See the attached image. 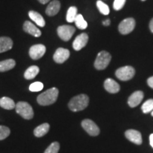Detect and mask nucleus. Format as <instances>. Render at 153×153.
I'll use <instances>...</instances> for the list:
<instances>
[{"label": "nucleus", "mask_w": 153, "mask_h": 153, "mask_svg": "<svg viewBox=\"0 0 153 153\" xmlns=\"http://www.w3.org/2000/svg\"><path fill=\"white\" fill-rule=\"evenodd\" d=\"M59 91L57 88L53 87L41 94L37 98L38 103L41 106H48L56 101Z\"/></svg>", "instance_id": "obj_1"}, {"label": "nucleus", "mask_w": 153, "mask_h": 153, "mask_svg": "<svg viewBox=\"0 0 153 153\" xmlns=\"http://www.w3.org/2000/svg\"><path fill=\"white\" fill-rule=\"evenodd\" d=\"M89 102V97L86 94H79L75 96L70 101L68 107L74 112L80 111L85 109L88 106Z\"/></svg>", "instance_id": "obj_2"}, {"label": "nucleus", "mask_w": 153, "mask_h": 153, "mask_svg": "<svg viewBox=\"0 0 153 153\" xmlns=\"http://www.w3.org/2000/svg\"><path fill=\"white\" fill-rule=\"evenodd\" d=\"M16 111L25 119H31L33 117V110L31 106L25 101H19L16 105Z\"/></svg>", "instance_id": "obj_3"}, {"label": "nucleus", "mask_w": 153, "mask_h": 153, "mask_svg": "<svg viewBox=\"0 0 153 153\" xmlns=\"http://www.w3.org/2000/svg\"><path fill=\"white\" fill-rule=\"evenodd\" d=\"M111 60V55L109 53L102 51L97 55L94 62V67L97 70H102L106 68Z\"/></svg>", "instance_id": "obj_4"}, {"label": "nucleus", "mask_w": 153, "mask_h": 153, "mask_svg": "<svg viewBox=\"0 0 153 153\" xmlns=\"http://www.w3.org/2000/svg\"><path fill=\"white\" fill-rule=\"evenodd\" d=\"M135 69L131 66H125L118 68L116 71V76L121 81H128L135 75Z\"/></svg>", "instance_id": "obj_5"}, {"label": "nucleus", "mask_w": 153, "mask_h": 153, "mask_svg": "<svg viewBox=\"0 0 153 153\" xmlns=\"http://www.w3.org/2000/svg\"><path fill=\"white\" fill-rule=\"evenodd\" d=\"M57 32L58 36L62 41H68L74 35L75 32V28L72 26H68V25H63L57 28Z\"/></svg>", "instance_id": "obj_6"}, {"label": "nucleus", "mask_w": 153, "mask_h": 153, "mask_svg": "<svg viewBox=\"0 0 153 153\" xmlns=\"http://www.w3.org/2000/svg\"><path fill=\"white\" fill-rule=\"evenodd\" d=\"M135 21L133 18H127L122 21L118 25V30L123 35H127L135 28Z\"/></svg>", "instance_id": "obj_7"}, {"label": "nucleus", "mask_w": 153, "mask_h": 153, "mask_svg": "<svg viewBox=\"0 0 153 153\" xmlns=\"http://www.w3.org/2000/svg\"><path fill=\"white\" fill-rule=\"evenodd\" d=\"M82 126L85 131L91 136H97L100 133L99 128L93 120L85 119L82 121Z\"/></svg>", "instance_id": "obj_8"}, {"label": "nucleus", "mask_w": 153, "mask_h": 153, "mask_svg": "<svg viewBox=\"0 0 153 153\" xmlns=\"http://www.w3.org/2000/svg\"><path fill=\"white\" fill-rule=\"evenodd\" d=\"M46 51V48L42 44H37L31 46L29 49V55L33 60H38L43 56Z\"/></svg>", "instance_id": "obj_9"}, {"label": "nucleus", "mask_w": 153, "mask_h": 153, "mask_svg": "<svg viewBox=\"0 0 153 153\" xmlns=\"http://www.w3.org/2000/svg\"><path fill=\"white\" fill-rule=\"evenodd\" d=\"M70 53L69 50L60 48L57 49L55 52L54 55H53V60L55 62L62 64L68 60L70 57Z\"/></svg>", "instance_id": "obj_10"}, {"label": "nucleus", "mask_w": 153, "mask_h": 153, "mask_svg": "<svg viewBox=\"0 0 153 153\" xmlns=\"http://www.w3.org/2000/svg\"><path fill=\"white\" fill-rule=\"evenodd\" d=\"M89 41V36L87 33H82L77 36L72 43V47L75 51H78L86 46Z\"/></svg>", "instance_id": "obj_11"}, {"label": "nucleus", "mask_w": 153, "mask_h": 153, "mask_svg": "<svg viewBox=\"0 0 153 153\" xmlns=\"http://www.w3.org/2000/svg\"><path fill=\"white\" fill-rule=\"evenodd\" d=\"M125 135L128 140L136 145H141L143 143L142 135L139 131L135 130H128L126 131Z\"/></svg>", "instance_id": "obj_12"}, {"label": "nucleus", "mask_w": 153, "mask_h": 153, "mask_svg": "<svg viewBox=\"0 0 153 153\" xmlns=\"http://www.w3.org/2000/svg\"><path fill=\"white\" fill-rule=\"evenodd\" d=\"M143 97H144V94L141 91H136L133 92L132 94L130 96L128 100V104L131 108L138 106L142 101Z\"/></svg>", "instance_id": "obj_13"}, {"label": "nucleus", "mask_w": 153, "mask_h": 153, "mask_svg": "<svg viewBox=\"0 0 153 153\" xmlns=\"http://www.w3.org/2000/svg\"><path fill=\"white\" fill-rule=\"evenodd\" d=\"M23 29L25 32L30 34L34 37H40L41 36V31L38 28L34 25L33 23L26 21L24 24Z\"/></svg>", "instance_id": "obj_14"}, {"label": "nucleus", "mask_w": 153, "mask_h": 153, "mask_svg": "<svg viewBox=\"0 0 153 153\" xmlns=\"http://www.w3.org/2000/svg\"><path fill=\"white\" fill-rule=\"evenodd\" d=\"M105 89L111 94L118 93L120 91V86L115 80L108 78L105 80L104 84Z\"/></svg>", "instance_id": "obj_15"}, {"label": "nucleus", "mask_w": 153, "mask_h": 153, "mask_svg": "<svg viewBox=\"0 0 153 153\" xmlns=\"http://www.w3.org/2000/svg\"><path fill=\"white\" fill-rule=\"evenodd\" d=\"M60 9V2L57 0H54L51 1L47 7L45 13L48 16H53L59 12Z\"/></svg>", "instance_id": "obj_16"}, {"label": "nucleus", "mask_w": 153, "mask_h": 153, "mask_svg": "<svg viewBox=\"0 0 153 153\" xmlns=\"http://www.w3.org/2000/svg\"><path fill=\"white\" fill-rule=\"evenodd\" d=\"M28 16H29L30 19L33 22H35L38 26H40V27H44L45 26V19H43V17L39 13L36 12L35 11H30L28 12Z\"/></svg>", "instance_id": "obj_17"}, {"label": "nucleus", "mask_w": 153, "mask_h": 153, "mask_svg": "<svg viewBox=\"0 0 153 153\" xmlns=\"http://www.w3.org/2000/svg\"><path fill=\"white\" fill-rule=\"evenodd\" d=\"M13 41L9 37L0 38V53L6 52L12 48Z\"/></svg>", "instance_id": "obj_18"}, {"label": "nucleus", "mask_w": 153, "mask_h": 153, "mask_svg": "<svg viewBox=\"0 0 153 153\" xmlns=\"http://www.w3.org/2000/svg\"><path fill=\"white\" fill-rule=\"evenodd\" d=\"M0 106L7 110H12L16 107L14 100L9 97H4L0 99Z\"/></svg>", "instance_id": "obj_19"}, {"label": "nucleus", "mask_w": 153, "mask_h": 153, "mask_svg": "<svg viewBox=\"0 0 153 153\" xmlns=\"http://www.w3.org/2000/svg\"><path fill=\"white\" fill-rule=\"evenodd\" d=\"M16 65V62L13 59H8L0 62V72H6L13 69Z\"/></svg>", "instance_id": "obj_20"}, {"label": "nucleus", "mask_w": 153, "mask_h": 153, "mask_svg": "<svg viewBox=\"0 0 153 153\" xmlns=\"http://www.w3.org/2000/svg\"><path fill=\"white\" fill-rule=\"evenodd\" d=\"M50 129V125L48 123H43L41 125L38 126V127H36L35 130H34V135L35 136L38 137H43V135H45L49 131Z\"/></svg>", "instance_id": "obj_21"}, {"label": "nucleus", "mask_w": 153, "mask_h": 153, "mask_svg": "<svg viewBox=\"0 0 153 153\" xmlns=\"http://www.w3.org/2000/svg\"><path fill=\"white\" fill-rule=\"evenodd\" d=\"M40 69L38 66L33 65L28 68L24 73V77L26 79H32L39 73Z\"/></svg>", "instance_id": "obj_22"}, {"label": "nucleus", "mask_w": 153, "mask_h": 153, "mask_svg": "<svg viewBox=\"0 0 153 153\" xmlns=\"http://www.w3.org/2000/svg\"><path fill=\"white\" fill-rule=\"evenodd\" d=\"M74 23H75L76 26L79 29L84 30L86 29L87 28L88 24L87 22L84 19L83 16H82V14H77L76 15L75 19H74Z\"/></svg>", "instance_id": "obj_23"}, {"label": "nucleus", "mask_w": 153, "mask_h": 153, "mask_svg": "<svg viewBox=\"0 0 153 153\" xmlns=\"http://www.w3.org/2000/svg\"><path fill=\"white\" fill-rule=\"evenodd\" d=\"M76 15H77V8L76 7H70L67 12L66 20L69 23L74 22Z\"/></svg>", "instance_id": "obj_24"}, {"label": "nucleus", "mask_w": 153, "mask_h": 153, "mask_svg": "<svg viewBox=\"0 0 153 153\" xmlns=\"http://www.w3.org/2000/svg\"><path fill=\"white\" fill-rule=\"evenodd\" d=\"M97 7L99 11H100V13H101L102 14L108 15L110 13V9L108 6L106 4L103 2L102 1H101V0H99V1H97Z\"/></svg>", "instance_id": "obj_25"}, {"label": "nucleus", "mask_w": 153, "mask_h": 153, "mask_svg": "<svg viewBox=\"0 0 153 153\" xmlns=\"http://www.w3.org/2000/svg\"><path fill=\"white\" fill-rule=\"evenodd\" d=\"M141 108L144 114H148V113L152 112L153 111V99H150L145 101L143 104Z\"/></svg>", "instance_id": "obj_26"}, {"label": "nucleus", "mask_w": 153, "mask_h": 153, "mask_svg": "<svg viewBox=\"0 0 153 153\" xmlns=\"http://www.w3.org/2000/svg\"><path fill=\"white\" fill-rule=\"evenodd\" d=\"M60 150V144L57 142H53L49 145L44 153H58Z\"/></svg>", "instance_id": "obj_27"}, {"label": "nucleus", "mask_w": 153, "mask_h": 153, "mask_svg": "<svg viewBox=\"0 0 153 153\" xmlns=\"http://www.w3.org/2000/svg\"><path fill=\"white\" fill-rule=\"evenodd\" d=\"M10 134V129L7 126H0V140L7 138Z\"/></svg>", "instance_id": "obj_28"}, {"label": "nucleus", "mask_w": 153, "mask_h": 153, "mask_svg": "<svg viewBox=\"0 0 153 153\" xmlns=\"http://www.w3.org/2000/svg\"><path fill=\"white\" fill-rule=\"evenodd\" d=\"M43 89V84L41 82H36L29 86L30 91H39Z\"/></svg>", "instance_id": "obj_29"}, {"label": "nucleus", "mask_w": 153, "mask_h": 153, "mask_svg": "<svg viewBox=\"0 0 153 153\" xmlns=\"http://www.w3.org/2000/svg\"><path fill=\"white\" fill-rule=\"evenodd\" d=\"M126 0H114L113 7L116 11H119L123 9V7L125 5Z\"/></svg>", "instance_id": "obj_30"}, {"label": "nucleus", "mask_w": 153, "mask_h": 153, "mask_svg": "<svg viewBox=\"0 0 153 153\" xmlns=\"http://www.w3.org/2000/svg\"><path fill=\"white\" fill-rule=\"evenodd\" d=\"M148 85H149V87L153 89V76H151L150 78H148Z\"/></svg>", "instance_id": "obj_31"}, {"label": "nucleus", "mask_w": 153, "mask_h": 153, "mask_svg": "<svg viewBox=\"0 0 153 153\" xmlns=\"http://www.w3.org/2000/svg\"><path fill=\"white\" fill-rule=\"evenodd\" d=\"M110 24H111V21L109 20V19H106V20H104V22H103V24L106 26H109Z\"/></svg>", "instance_id": "obj_32"}, {"label": "nucleus", "mask_w": 153, "mask_h": 153, "mask_svg": "<svg viewBox=\"0 0 153 153\" xmlns=\"http://www.w3.org/2000/svg\"><path fill=\"white\" fill-rule=\"evenodd\" d=\"M149 27H150V31L153 33V19H152V20L150 21V25H149Z\"/></svg>", "instance_id": "obj_33"}, {"label": "nucleus", "mask_w": 153, "mask_h": 153, "mask_svg": "<svg viewBox=\"0 0 153 153\" xmlns=\"http://www.w3.org/2000/svg\"><path fill=\"white\" fill-rule=\"evenodd\" d=\"M150 143L152 148H153V133L150 135Z\"/></svg>", "instance_id": "obj_34"}, {"label": "nucleus", "mask_w": 153, "mask_h": 153, "mask_svg": "<svg viewBox=\"0 0 153 153\" xmlns=\"http://www.w3.org/2000/svg\"><path fill=\"white\" fill-rule=\"evenodd\" d=\"M40 3L42 4H47L50 0H38Z\"/></svg>", "instance_id": "obj_35"}, {"label": "nucleus", "mask_w": 153, "mask_h": 153, "mask_svg": "<svg viewBox=\"0 0 153 153\" xmlns=\"http://www.w3.org/2000/svg\"><path fill=\"white\" fill-rule=\"evenodd\" d=\"M151 115H152V116H153V111H152V113H151Z\"/></svg>", "instance_id": "obj_36"}, {"label": "nucleus", "mask_w": 153, "mask_h": 153, "mask_svg": "<svg viewBox=\"0 0 153 153\" xmlns=\"http://www.w3.org/2000/svg\"><path fill=\"white\" fill-rule=\"evenodd\" d=\"M141 1H145V0H141Z\"/></svg>", "instance_id": "obj_37"}]
</instances>
